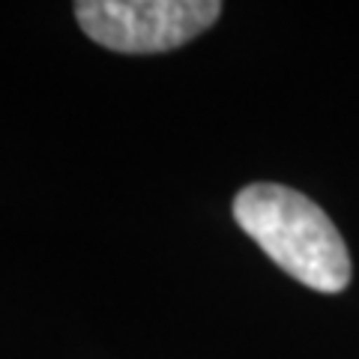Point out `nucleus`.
Here are the masks:
<instances>
[{
    "label": "nucleus",
    "instance_id": "f257e3e1",
    "mask_svg": "<svg viewBox=\"0 0 359 359\" xmlns=\"http://www.w3.org/2000/svg\"><path fill=\"white\" fill-rule=\"evenodd\" d=\"M233 219L249 237L297 278L320 294H339L351 285V252L332 219L311 198L290 186L252 183L233 198Z\"/></svg>",
    "mask_w": 359,
    "mask_h": 359
},
{
    "label": "nucleus",
    "instance_id": "f03ea898",
    "mask_svg": "<svg viewBox=\"0 0 359 359\" xmlns=\"http://www.w3.org/2000/svg\"><path fill=\"white\" fill-rule=\"evenodd\" d=\"M222 15L219 0H78L84 36L120 54H162L192 42Z\"/></svg>",
    "mask_w": 359,
    "mask_h": 359
}]
</instances>
